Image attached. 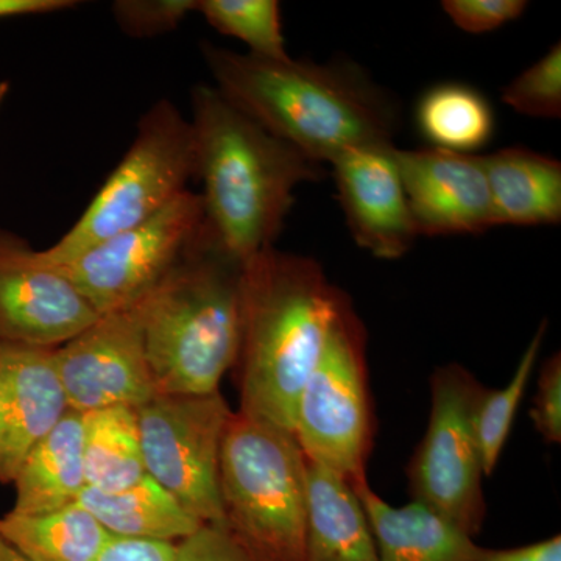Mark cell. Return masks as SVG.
<instances>
[{
    "mask_svg": "<svg viewBox=\"0 0 561 561\" xmlns=\"http://www.w3.org/2000/svg\"><path fill=\"white\" fill-rule=\"evenodd\" d=\"M502 102L523 116L560 119L561 46L551 49L502 90Z\"/></svg>",
    "mask_w": 561,
    "mask_h": 561,
    "instance_id": "26",
    "label": "cell"
},
{
    "mask_svg": "<svg viewBox=\"0 0 561 561\" xmlns=\"http://www.w3.org/2000/svg\"><path fill=\"white\" fill-rule=\"evenodd\" d=\"M481 158L494 227L560 224V161L526 147H507Z\"/></svg>",
    "mask_w": 561,
    "mask_h": 561,
    "instance_id": "17",
    "label": "cell"
},
{
    "mask_svg": "<svg viewBox=\"0 0 561 561\" xmlns=\"http://www.w3.org/2000/svg\"><path fill=\"white\" fill-rule=\"evenodd\" d=\"M546 330H548V321L542 320L540 328L524 351L511 382L501 390L486 389L479 402L478 412H476V435H478L485 476H491L496 468L502 449L508 440L513 421L529 386L531 373L545 342Z\"/></svg>",
    "mask_w": 561,
    "mask_h": 561,
    "instance_id": "24",
    "label": "cell"
},
{
    "mask_svg": "<svg viewBox=\"0 0 561 561\" xmlns=\"http://www.w3.org/2000/svg\"><path fill=\"white\" fill-rule=\"evenodd\" d=\"M393 142L342 151L331 162L346 225L360 249L379 260H398L419 238Z\"/></svg>",
    "mask_w": 561,
    "mask_h": 561,
    "instance_id": "13",
    "label": "cell"
},
{
    "mask_svg": "<svg viewBox=\"0 0 561 561\" xmlns=\"http://www.w3.org/2000/svg\"><path fill=\"white\" fill-rule=\"evenodd\" d=\"M172 561H253L227 529L203 524L201 529L176 542Z\"/></svg>",
    "mask_w": 561,
    "mask_h": 561,
    "instance_id": "30",
    "label": "cell"
},
{
    "mask_svg": "<svg viewBox=\"0 0 561 561\" xmlns=\"http://www.w3.org/2000/svg\"><path fill=\"white\" fill-rule=\"evenodd\" d=\"M114 18L122 31L136 38L175 31L197 0H119L113 5Z\"/></svg>",
    "mask_w": 561,
    "mask_h": 561,
    "instance_id": "27",
    "label": "cell"
},
{
    "mask_svg": "<svg viewBox=\"0 0 561 561\" xmlns=\"http://www.w3.org/2000/svg\"><path fill=\"white\" fill-rule=\"evenodd\" d=\"M197 176L191 121L172 102L151 106L138 133L83 216L65 236L41 251L51 265L72 261L91 247L142 224L171 205Z\"/></svg>",
    "mask_w": 561,
    "mask_h": 561,
    "instance_id": "6",
    "label": "cell"
},
{
    "mask_svg": "<svg viewBox=\"0 0 561 561\" xmlns=\"http://www.w3.org/2000/svg\"><path fill=\"white\" fill-rule=\"evenodd\" d=\"M474 561H561V537L553 535L548 540L531 542L522 548H482Z\"/></svg>",
    "mask_w": 561,
    "mask_h": 561,
    "instance_id": "32",
    "label": "cell"
},
{
    "mask_svg": "<svg viewBox=\"0 0 561 561\" xmlns=\"http://www.w3.org/2000/svg\"><path fill=\"white\" fill-rule=\"evenodd\" d=\"M529 3L524 0H445L443 11L467 33H489L523 16Z\"/></svg>",
    "mask_w": 561,
    "mask_h": 561,
    "instance_id": "28",
    "label": "cell"
},
{
    "mask_svg": "<svg viewBox=\"0 0 561 561\" xmlns=\"http://www.w3.org/2000/svg\"><path fill=\"white\" fill-rule=\"evenodd\" d=\"M0 535L31 561H95L113 538L79 502L38 515L9 512Z\"/></svg>",
    "mask_w": 561,
    "mask_h": 561,
    "instance_id": "21",
    "label": "cell"
},
{
    "mask_svg": "<svg viewBox=\"0 0 561 561\" xmlns=\"http://www.w3.org/2000/svg\"><path fill=\"white\" fill-rule=\"evenodd\" d=\"M176 542L113 537L95 561H172Z\"/></svg>",
    "mask_w": 561,
    "mask_h": 561,
    "instance_id": "31",
    "label": "cell"
},
{
    "mask_svg": "<svg viewBox=\"0 0 561 561\" xmlns=\"http://www.w3.org/2000/svg\"><path fill=\"white\" fill-rule=\"evenodd\" d=\"M55 348L0 342V483L69 412Z\"/></svg>",
    "mask_w": 561,
    "mask_h": 561,
    "instance_id": "15",
    "label": "cell"
},
{
    "mask_svg": "<svg viewBox=\"0 0 561 561\" xmlns=\"http://www.w3.org/2000/svg\"><path fill=\"white\" fill-rule=\"evenodd\" d=\"M197 11L221 35L245 43L254 57L289 58L276 0H198Z\"/></svg>",
    "mask_w": 561,
    "mask_h": 561,
    "instance_id": "25",
    "label": "cell"
},
{
    "mask_svg": "<svg viewBox=\"0 0 561 561\" xmlns=\"http://www.w3.org/2000/svg\"><path fill=\"white\" fill-rule=\"evenodd\" d=\"M294 435L309 460L337 472L353 486L368 481L375 415L367 330L348 295L298 398Z\"/></svg>",
    "mask_w": 561,
    "mask_h": 561,
    "instance_id": "7",
    "label": "cell"
},
{
    "mask_svg": "<svg viewBox=\"0 0 561 561\" xmlns=\"http://www.w3.org/2000/svg\"><path fill=\"white\" fill-rule=\"evenodd\" d=\"M416 125L434 149L471 154L493 138L494 113L481 92L451 81L420 99Z\"/></svg>",
    "mask_w": 561,
    "mask_h": 561,
    "instance_id": "23",
    "label": "cell"
},
{
    "mask_svg": "<svg viewBox=\"0 0 561 561\" xmlns=\"http://www.w3.org/2000/svg\"><path fill=\"white\" fill-rule=\"evenodd\" d=\"M101 313L27 242L0 231V342L58 348Z\"/></svg>",
    "mask_w": 561,
    "mask_h": 561,
    "instance_id": "12",
    "label": "cell"
},
{
    "mask_svg": "<svg viewBox=\"0 0 561 561\" xmlns=\"http://www.w3.org/2000/svg\"><path fill=\"white\" fill-rule=\"evenodd\" d=\"M225 529L253 561H305L306 457L294 432L232 413L219 467Z\"/></svg>",
    "mask_w": 561,
    "mask_h": 561,
    "instance_id": "5",
    "label": "cell"
},
{
    "mask_svg": "<svg viewBox=\"0 0 561 561\" xmlns=\"http://www.w3.org/2000/svg\"><path fill=\"white\" fill-rule=\"evenodd\" d=\"M306 486L305 561H379L375 535L353 485L306 457Z\"/></svg>",
    "mask_w": 561,
    "mask_h": 561,
    "instance_id": "16",
    "label": "cell"
},
{
    "mask_svg": "<svg viewBox=\"0 0 561 561\" xmlns=\"http://www.w3.org/2000/svg\"><path fill=\"white\" fill-rule=\"evenodd\" d=\"M535 431L549 445L561 443V357L553 354L542 364L534 408L529 412Z\"/></svg>",
    "mask_w": 561,
    "mask_h": 561,
    "instance_id": "29",
    "label": "cell"
},
{
    "mask_svg": "<svg viewBox=\"0 0 561 561\" xmlns=\"http://www.w3.org/2000/svg\"><path fill=\"white\" fill-rule=\"evenodd\" d=\"M367 513L379 561H474L481 546L419 502L393 507L370 483L353 486Z\"/></svg>",
    "mask_w": 561,
    "mask_h": 561,
    "instance_id": "18",
    "label": "cell"
},
{
    "mask_svg": "<svg viewBox=\"0 0 561 561\" xmlns=\"http://www.w3.org/2000/svg\"><path fill=\"white\" fill-rule=\"evenodd\" d=\"M0 561H31L0 535Z\"/></svg>",
    "mask_w": 561,
    "mask_h": 561,
    "instance_id": "34",
    "label": "cell"
},
{
    "mask_svg": "<svg viewBox=\"0 0 561 561\" xmlns=\"http://www.w3.org/2000/svg\"><path fill=\"white\" fill-rule=\"evenodd\" d=\"M58 375L77 412L139 408L154 397L139 305L99 317L91 327L55 348Z\"/></svg>",
    "mask_w": 561,
    "mask_h": 561,
    "instance_id": "11",
    "label": "cell"
},
{
    "mask_svg": "<svg viewBox=\"0 0 561 561\" xmlns=\"http://www.w3.org/2000/svg\"><path fill=\"white\" fill-rule=\"evenodd\" d=\"M10 84L9 81H0V106L5 101L7 94H9Z\"/></svg>",
    "mask_w": 561,
    "mask_h": 561,
    "instance_id": "35",
    "label": "cell"
},
{
    "mask_svg": "<svg viewBox=\"0 0 561 561\" xmlns=\"http://www.w3.org/2000/svg\"><path fill=\"white\" fill-rule=\"evenodd\" d=\"M87 486L119 491L146 478L136 409L127 405L83 413Z\"/></svg>",
    "mask_w": 561,
    "mask_h": 561,
    "instance_id": "22",
    "label": "cell"
},
{
    "mask_svg": "<svg viewBox=\"0 0 561 561\" xmlns=\"http://www.w3.org/2000/svg\"><path fill=\"white\" fill-rule=\"evenodd\" d=\"M202 49L216 90L317 164L353 147L393 142L397 108L356 66L271 60L209 43Z\"/></svg>",
    "mask_w": 561,
    "mask_h": 561,
    "instance_id": "1",
    "label": "cell"
},
{
    "mask_svg": "<svg viewBox=\"0 0 561 561\" xmlns=\"http://www.w3.org/2000/svg\"><path fill=\"white\" fill-rule=\"evenodd\" d=\"M242 265L208 228L164 279L138 302L157 394L219 391L241 343Z\"/></svg>",
    "mask_w": 561,
    "mask_h": 561,
    "instance_id": "4",
    "label": "cell"
},
{
    "mask_svg": "<svg viewBox=\"0 0 561 561\" xmlns=\"http://www.w3.org/2000/svg\"><path fill=\"white\" fill-rule=\"evenodd\" d=\"M206 230L201 194L186 191L153 217L55 265L101 316L138 305Z\"/></svg>",
    "mask_w": 561,
    "mask_h": 561,
    "instance_id": "10",
    "label": "cell"
},
{
    "mask_svg": "<svg viewBox=\"0 0 561 561\" xmlns=\"http://www.w3.org/2000/svg\"><path fill=\"white\" fill-rule=\"evenodd\" d=\"M11 512L38 515L68 507L87 489L83 461V413L72 411L28 453L13 481Z\"/></svg>",
    "mask_w": 561,
    "mask_h": 561,
    "instance_id": "19",
    "label": "cell"
},
{
    "mask_svg": "<svg viewBox=\"0 0 561 561\" xmlns=\"http://www.w3.org/2000/svg\"><path fill=\"white\" fill-rule=\"evenodd\" d=\"M485 391L459 364L432 373L430 423L405 471L412 501L471 538L482 530L486 515L476 435V412Z\"/></svg>",
    "mask_w": 561,
    "mask_h": 561,
    "instance_id": "8",
    "label": "cell"
},
{
    "mask_svg": "<svg viewBox=\"0 0 561 561\" xmlns=\"http://www.w3.org/2000/svg\"><path fill=\"white\" fill-rule=\"evenodd\" d=\"M77 502L113 537L179 542L203 526L150 476L110 493L87 486Z\"/></svg>",
    "mask_w": 561,
    "mask_h": 561,
    "instance_id": "20",
    "label": "cell"
},
{
    "mask_svg": "<svg viewBox=\"0 0 561 561\" xmlns=\"http://www.w3.org/2000/svg\"><path fill=\"white\" fill-rule=\"evenodd\" d=\"M316 260L275 247L242 265L239 411L294 432L302 387L345 300Z\"/></svg>",
    "mask_w": 561,
    "mask_h": 561,
    "instance_id": "2",
    "label": "cell"
},
{
    "mask_svg": "<svg viewBox=\"0 0 561 561\" xmlns=\"http://www.w3.org/2000/svg\"><path fill=\"white\" fill-rule=\"evenodd\" d=\"M191 121L206 227L219 249L243 265L272 249L302 183L323 169L262 128L219 90L192 92Z\"/></svg>",
    "mask_w": 561,
    "mask_h": 561,
    "instance_id": "3",
    "label": "cell"
},
{
    "mask_svg": "<svg viewBox=\"0 0 561 561\" xmlns=\"http://www.w3.org/2000/svg\"><path fill=\"white\" fill-rule=\"evenodd\" d=\"M76 5L72 0H0V18L55 13Z\"/></svg>",
    "mask_w": 561,
    "mask_h": 561,
    "instance_id": "33",
    "label": "cell"
},
{
    "mask_svg": "<svg viewBox=\"0 0 561 561\" xmlns=\"http://www.w3.org/2000/svg\"><path fill=\"white\" fill-rule=\"evenodd\" d=\"M232 413L220 391L154 394L136 408L147 476L198 522L224 529L219 467Z\"/></svg>",
    "mask_w": 561,
    "mask_h": 561,
    "instance_id": "9",
    "label": "cell"
},
{
    "mask_svg": "<svg viewBox=\"0 0 561 561\" xmlns=\"http://www.w3.org/2000/svg\"><path fill=\"white\" fill-rule=\"evenodd\" d=\"M419 236L481 234L494 227L482 158L434 149L394 150Z\"/></svg>",
    "mask_w": 561,
    "mask_h": 561,
    "instance_id": "14",
    "label": "cell"
}]
</instances>
